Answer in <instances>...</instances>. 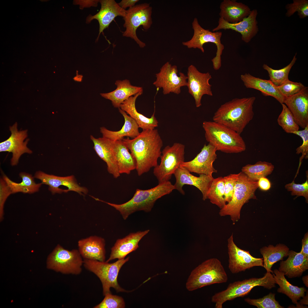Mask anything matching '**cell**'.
I'll return each mask as SVG.
<instances>
[{
  "label": "cell",
  "mask_w": 308,
  "mask_h": 308,
  "mask_svg": "<svg viewBox=\"0 0 308 308\" xmlns=\"http://www.w3.org/2000/svg\"><path fill=\"white\" fill-rule=\"evenodd\" d=\"M255 100V97L252 96L235 98L226 102L214 113L213 121L240 134L253 118V105Z\"/></svg>",
  "instance_id": "2"
},
{
  "label": "cell",
  "mask_w": 308,
  "mask_h": 308,
  "mask_svg": "<svg viewBox=\"0 0 308 308\" xmlns=\"http://www.w3.org/2000/svg\"><path fill=\"white\" fill-rule=\"evenodd\" d=\"M306 181L302 184H296L294 181L290 183L286 184L285 187L288 191L291 192L292 195H296L297 196H303L304 197L308 203V175Z\"/></svg>",
  "instance_id": "44"
},
{
  "label": "cell",
  "mask_w": 308,
  "mask_h": 308,
  "mask_svg": "<svg viewBox=\"0 0 308 308\" xmlns=\"http://www.w3.org/2000/svg\"><path fill=\"white\" fill-rule=\"evenodd\" d=\"M175 188L169 181L158 183L155 187L146 190L137 189L131 198L127 202L120 204L100 201L110 205L118 211L123 219L125 220L129 216L138 211L150 212L156 201L165 195L169 194Z\"/></svg>",
  "instance_id": "3"
},
{
  "label": "cell",
  "mask_w": 308,
  "mask_h": 308,
  "mask_svg": "<svg viewBox=\"0 0 308 308\" xmlns=\"http://www.w3.org/2000/svg\"><path fill=\"white\" fill-rule=\"evenodd\" d=\"M129 257L119 259L113 263L96 260L84 259L83 265L87 270L96 275L102 284L104 295L111 293L110 288H114L117 292H128L121 288L117 281L118 274L123 265L127 262Z\"/></svg>",
  "instance_id": "8"
},
{
  "label": "cell",
  "mask_w": 308,
  "mask_h": 308,
  "mask_svg": "<svg viewBox=\"0 0 308 308\" xmlns=\"http://www.w3.org/2000/svg\"><path fill=\"white\" fill-rule=\"evenodd\" d=\"M152 8L148 3L136 5L129 8L123 18V26L125 30L123 33V36L133 39L140 48L145 47V44L138 38L136 31L141 25L145 30L150 28L152 24Z\"/></svg>",
  "instance_id": "10"
},
{
  "label": "cell",
  "mask_w": 308,
  "mask_h": 308,
  "mask_svg": "<svg viewBox=\"0 0 308 308\" xmlns=\"http://www.w3.org/2000/svg\"><path fill=\"white\" fill-rule=\"evenodd\" d=\"M274 168L271 163L259 161L254 165L247 164L243 167L242 172L250 179L258 181L260 178L270 175Z\"/></svg>",
  "instance_id": "36"
},
{
  "label": "cell",
  "mask_w": 308,
  "mask_h": 308,
  "mask_svg": "<svg viewBox=\"0 0 308 308\" xmlns=\"http://www.w3.org/2000/svg\"><path fill=\"white\" fill-rule=\"evenodd\" d=\"M122 140L135 159L139 176L158 165L163 142L157 129L143 130L132 139L127 138Z\"/></svg>",
  "instance_id": "1"
},
{
  "label": "cell",
  "mask_w": 308,
  "mask_h": 308,
  "mask_svg": "<svg viewBox=\"0 0 308 308\" xmlns=\"http://www.w3.org/2000/svg\"><path fill=\"white\" fill-rule=\"evenodd\" d=\"M19 175L22 178V181L18 183L14 182L6 175H3V178L10 188L12 194L18 192L32 194L38 191L42 184L36 183L31 175L21 172Z\"/></svg>",
  "instance_id": "35"
},
{
  "label": "cell",
  "mask_w": 308,
  "mask_h": 308,
  "mask_svg": "<svg viewBox=\"0 0 308 308\" xmlns=\"http://www.w3.org/2000/svg\"><path fill=\"white\" fill-rule=\"evenodd\" d=\"M308 291H307V293H306V295L303 297V299L300 300V301L299 303L296 305L297 307H303V305H307L308 304Z\"/></svg>",
  "instance_id": "51"
},
{
  "label": "cell",
  "mask_w": 308,
  "mask_h": 308,
  "mask_svg": "<svg viewBox=\"0 0 308 308\" xmlns=\"http://www.w3.org/2000/svg\"><path fill=\"white\" fill-rule=\"evenodd\" d=\"M34 177L40 180L42 184L48 186V189L52 194L73 191L83 195L88 192L86 188L78 185L73 175L59 177L38 171L35 174Z\"/></svg>",
  "instance_id": "16"
},
{
  "label": "cell",
  "mask_w": 308,
  "mask_h": 308,
  "mask_svg": "<svg viewBox=\"0 0 308 308\" xmlns=\"http://www.w3.org/2000/svg\"><path fill=\"white\" fill-rule=\"evenodd\" d=\"M287 10L286 16L289 17L295 12L301 19L304 18L308 16V1L307 0H293L292 3L288 4L285 6Z\"/></svg>",
  "instance_id": "41"
},
{
  "label": "cell",
  "mask_w": 308,
  "mask_h": 308,
  "mask_svg": "<svg viewBox=\"0 0 308 308\" xmlns=\"http://www.w3.org/2000/svg\"><path fill=\"white\" fill-rule=\"evenodd\" d=\"M289 251V249L286 246L281 244L275 246L270 245L261 248L260 251L263 257V267L267 272L273 273L271 270L273 265L287 256Z\"/></svg>",
  "instance_id": "34"
},
{
  "label": "cell",
  "mask_w": 308,
  "mask_h": 308,
  "mask_svg": "<svg viewBox=\"0 0 308 308\" xmlns=\"http://www.w3.org/2000/svg\"><path fill=\"white\" fill-rule=\"evenodd\" d=\"M194 33L189 40L182 42L183 45L189 48H198L204 53L203 46L206 43L214 44L217 47L216 55L211 60L213 68L215 70H218L221 66V56L224 49V45L221 43V32H212L209 30L205 29L199 24L198 19L195 18L192 23Z\"/></svg>",
  "instance_id": "11"
},
{
  "label": "cell",
  "mask_w": 308,
  "mask_h": 308,
  "mask_svg": "<svg viewBox=\"0 0 308 308\" xmlns=\"http://www.w3.org/2000/svg\"><path fill=\"white\" fill-rule=\"evenodd\" d=\"M185 145L175 143L166 146L162 151L161 162L154 167L153 173L158 183L169 181L181 164L185 161Z\"/></svg>",
  "instance_id": "12"
},
{
  "label": "cell",
  "mask_w": 308,
  "mask_h": 308,
  "mask_svg": "<svg viewBox=\"0 0 308 308\" xmlns=\"http://www.w3.org/2000/svg\"><path fill=\"white\" fill-rule=\"evenodd\" d=\"M178 72L176 65L172 66L167 62L156 74V79L153 84L157 88H162L164 94L170 93L178 94L181 92V87L187 86V77L181 72L178 76Z\"/></svg>",
  "instance_id": "13"
},
{
  "label": "cell",
  "mask_w": 308,
  "mask_h": 308,
  "mask_svg": "<svg viewBox=\"0 0 308 308\" xmlns=\"http://www.w3.org/2000/svg\"><path fill=\"white\" fill-rule=\"evenodd\" d=\"M149 231L147 230L130 233L123 238L117 240L111 249L109 258L106 262H109L116 259H124L128 254L139 248V242Z\"/></svg>",
  "instance_id": "23"
},
{
  "label": "cell",
  "mask_w": 308,
  "mask_h": 308,
  "mask_svg": "<svg viewBox=\"0 0 308 308\" xmlns=\"http://www.w3.org/2000/svg\"><path fill=\"white\" fill-rule=\"evenodd\" d=\"M281 105L282 110L277 118L278 123L286 133L293 134L299 130V126L286 105L284 104Z\"/></svg>",
  "instance_id": "39"
},
{
  "label": "cell",
  "mask_w": 308,
  "mask_h": 308,
  "mask_svg": "<svg viewBox=\"0 0 308 308\" xmlns=\"http://www.w3.org/2000/svg\"><path fill=\"white\" fill-rule=\"evenodd\" d=\"M176 182L174 185L175 189L181 194H185L183 189L185 185H193L197 188L202 193V199H207V194L214 178L212 176L201 174L198 177L195 176L186 169L179 167L174 174Z\"/></svg>",
  "instance_id": "19"
},
{
  "label": "cell",
  "mask_w": 308,
  "mask_h": 308,
  "mask_svg": "<svg viewBox=\"0 0 308 308\" xmlns=\"http://www.w3.org/2000/svg\"><path fill=\"white\" fill-rule=\"evenodd\" d=\"M228 268L232 273H236L256 266L263 267V258H255L249 251L243 250L234 243L232 234L228 240Z\"/></svg>",
  "instance_id": "14"
},
{
  "label": "cell",
  "mask_w": 308,
  "mask_h": 308,
  "mask_svg": "<svg viewBox=\"0 0 308 308\" xmlns=\"http://www.w3.org/2000/svg\"><path fill=\"white\" fill-rule=\"evenodd\" d=\"M226 272L220 261L211 258L202 262L192 270L186 284L187 289L192 291L205 286L225 283Z\"/></svg>",
  "instance_id": "6"
},
{
  "label": "cell",
  "mask_w": 308,
  "mask_h": 308,
  "mask_svg": "<svg viewBox=\"0 0 308 308\" xmlns=\"http://www.w3.org/2000/svg\"><path fill=\"white\" fill-rule=\"evenodd\" d=\"M240 78L247 88L259 90L263 95L273 97L281 104H283L285 98L281 93L278 87L270 80L256 77L248 73L241 75Z\"/></svg>",
  "instance_id": "27"
},
{
  "label": "cell",
  "mask_w": 308,
  "mask_h": 308,
  "mask_svg": "<svg viewBox=\"0 0 308 308\" xmlns=\"http://www.w3.org/2000/svg\"><path fill=\"white\" fill-rule=\"evenodd\" d=\"M99 2L101 7L99 12L94 15H89L86 19L88 23L94 19L98 21L99 28L97 40L101 33L108 27L116 17L119 16L123 18L127 12L126 10L121 8L114 0H101Z\"/></svg>",
  "instance_id": "21"
},
{
  "label": "cell",
  "mask_w": 308,
  "mask_h": 308,
  "mask_svg": "<svg viewBox=\"0 0 308 308\" xmlns=\"http://www.w3.org/2000/svg\"><path fill=\"white\" fill-rule=\"evenodd\" d=\"M187 86L189 93L193 97L196 107L202 105V96L207 95L212 96V85L209 80L212 78L209 72L203 73L200 72L194 65L189 66L187 72Z\"/></svg>",
  "instance_id": "15"
},
{
  "label": "cell",
  "mask_w": 308,
  "mask_h": 308,
  "mask_svg": "<svg viewBox=\"0 0 308 308\" xmlns=\"http://www.w3.org/2000/svg\"><path fill=\"white\" fill-rule=\"evenodd\" d=\"M48 268L65 274L78 275L82 271L83 260L78 250H69L58 245L49 255Z\"/></svg>",
  "instance_id": "9"
},
{
  "label": "cell",
  "mask_w": 308,
  "mask_h": 308,
  "mask_svg": "<svg viewBox=\"0 0 308 308\" xmlns=\"http://www.w3.org/2000/svg\"><path fill=\"white\" fill-rule=\"evenodd\" d=\"M0 219H3L4 215V206L5 202L9 196L12 194V192L3 178L0 181Z\"/></svg>",
  "instance_id": "47"
},
{
  "label": "cell",
  "mask_w": 308,
  "mask_h": 308,
  "mask_svg": "<svg viewBox=\"0 0 308 308\" xmlns=\"http://www.w3.org/2000/svg\"><path fill=\"white\" fill-rule=\"evenodd\" d=\"M143 93L140 92L130 97L120 105V108L128 114L137 124L139 128L143 130L153 129L158 126V122L155 116L154 113L150 118H148L139 113L135 107L137 98Z\"/></svg>",
  "instance_id": "30"
},
{
  "label": "cell",
  "mask_w": 308,
  "mask_h": 308,
  "mask_svg": "<svg viewBox=\"0 0 308 308\" xmlns=\"http://www.w3.org/2000/svg\"><path fill=\"white\" fill-rule=\"evenodd\" d=\"M276 282L273 275L266 272L264 277L252 278L229 284L226 289L215 293L212 297V301L215 303V308H222L223 303L239 297L247 295L254 287L262 286L268 289L275 287Z\"/></svg>",
  "instance_id": "7"
},
{
  "label": "cell",
  "mask_w": 308,
  "mask_h": 308,
  "mask_svg": "<svg viewBox=\"0 0 308 308\" xmlns=\"http://www.w3.org/2000/svg\"><path fill=\"white\" fill-rule=\"evenodd\" d=\"M286 260L280 262L279 270L289 278L298 277L308 269V257L300 252L289 250Z\"/></svg>",
  "instance_id": "26"
},
{
  "label": "cell",
  "mask_w": 308,
  "mask_h": 308,
  "mask_svg": "<svg viewBox=\"0 0 308 308\" xmlns=\"http://www.w3.org/2000/svg\"><path fill=\"white\" fill-rule=\"evenodd\" d=\"M245 302L258 308H283L275 299V294L270 293L263 297L258 299L249 298L244 299Z\"/></svg>",
  "instance_id": "40"
},
{
  "label": "cell",
  "mask_w": 308,
  "mask_h": 308,
  "mask_svg": "<svg viewBox=\"0 0 308 308\" xmlns=\"http://www.w3.org/2000/svg\"><path fill=\"white\" fill-rule=\"evenodd\" d=\"M119 112L123 117L124 123L119 130L114 131L102 127L100 128V132L102 137L113 141L122 140L124 137L134 138L139 134V126L135 121L124 111L119 108Z\"/></svg>",
  "instance_id": "31"
},
{
  "label": "cell",
  "mask_w": 308,
  "mask_h": 308,
  "mask_svg": "<svg viewBox=\"0 0 308 308\" xmlns=\"http://www.w3.org/2000/svg\"><path fill=\"white\" fill-rule=\"evenodd\" d=\"M258 181V187L263 191H267L271 187V183L269 180L266 177L260 178Z\"/></svg>",
  "instance_id": "48"
},
{
  "label": "cell",
  "mask_w": 308,
  "mask_h": 308,
  "mask_svg": "<svg viewBox=\"0 0 308 308\" xmlns=\"http://www.w3.org/2000/svg\"><path fill=\"white\" fill-rule=\"evenodd\" d=\"M116 88L114 90L100 94L103 98L110 100L115 108H119L121 105L130 97L142 92V87L132 85L127 79L117 80L115 83Z\"/></svg>",
  "instance_id": "28"
},
{
  "label": "cell",
  "mask_w": 308,
  "mask_h": 308,
  "mask_svg": "<svg viewBox=\"0 0 308 308\" xmlns=\"http://www.w3.org/2000/svg\"><path fill=\"white\" fill-rule=\"evenodd\" d=\"M258 12L256 9L251 11L250 14L241 21L235 23H229L220 17L218 25L213 29V32L220 29H232L240 33L242 39L246 43L249 42L255 36L259 31L256 17Z\"/></svg>",
  "instance_id": "20"
},
{
  "label": "cell",
  "mask_w": 308,
  "mask_h": 308,
  "mask_svg": "<svg viewBox=\"0 0 308 308\" xmlns=\"http://www.w3.org/2000/svg\"><path fill=\"white\" fill-rule=\"evenodd\" d=\"M302 248L300 252L308 257V234L306 233L302 240Z\"/></svg>",
  "instance_id": "49"
},
{
  "label": "cell",
  "mask_w": 308,
  "mask_h": 308,
  "mask_svg": "<svg viewBox=\"0 0 308 308\" xmlns=\"http://www.w3.org/2000/svg\"><path fill=\"white\" fill-rule=\"evenodd\" d=\"M296 54V53L288 65L279 70L273 69L266 64H263V68L268 72L270 77L269 80L276 86H279L289 80V72L297 60Z\"/></svg>",
  "instance_id": "38"
},
{
  "label": "cell",
  "mask_w": 308,
  "mask_h": 308,
  "mask_svg": "<svg viewBox=\"0 0 308 308\" xmlns=\"http://www.w3.org/2000/svg\"><path fill=\"white\" fill-rule=\"evenodd\" d=\"M112 144L119 173L130 174L136 169L135 159L122 140L112 141Z\"/></svg>",
  "instance_id": "32"
},
{
  "label": "cell",
  "mask_w": 308,
  "mask_h": 308,
  "mask_svg": "<svg viewBox=\"0 0 308 308\" xmlns=\"http://www.w3.org/2000/svg\"><path fill=\"white\" fill-rule=\"evenodd\" d=\"M202 127L206 140L217 151L226 153H238L246 149L245 141L240 134L220 123L204 121Z\"/></svg>",
  "instance_id": "4"
},
{
  "label": "cell",
  "mask_w": 308,
  "mask_h": 308,
  "mask_svg": "<svg viewBox=\"0 0 308 308\" xmlns=\"http://www.w3.org/2000/svg\"><path fill=\"white\" fill-rule=\"evenodd\" d=\"M293 134L300 137L303 140L302 144L296 149L297 154H302L300 158V163L303 158L307 159L308 158V125L303 130H299L294 132Z\"/></svg>",
  "instance_id": "46"
},
{
  "label": "cell",
  "mask_w": 308,
  "mask_h": 308,
  "mask_svg": "<svg viewBox=\"0 0 308 308\" xmlns=\"http://www.w3.org/2000/svg\"><path fill=\"white\" fill-rule=\"evenodd\" d=\"M78 246L79 252L84 259L105 261V241L104 238L91 236L79 240Z\"/></svg>",
  "instance_id": "24"
},
{
  "label": "cell",
  "mask_w": 308,
  "mask_h": 308,
  "mask_svg": "<svg viewBox=\"0 0 308 308\" xmlns=\"http://www.w3.org/2000/svg\"><path fill=\"white\" fill-rule=\"evenodd\" d=\"M125 304L123 299L121 297L107 294L102 301L94 306V308H123Z\"/></svg>",
  "instance_id": "43"
},
{
  "label": "cell",
  "mask_w": 308,
  "mask_h": 308,
  "mask_svg": "<svg viewBox=\"0 0 308 308\" xmlns=\"http://www.w3.org/2000/svg\"><path fill=\"white\" fill-rule=\"evenodd\" d=\"M278 88L281 94L286 98L301 92L307 87L301 82H295L288 80Z\"/></svg>",
  "instance_id": "42"
},
{
  "label": "cell",
  "mask_w": 308,
  "mask_h": 308,
  "mask_svg": "<svg viewBox=\"0 0 308 308\" xmlns=\"http://www.w3.org/2000/svg\"><path fill=\"white\" fill-rule=\"evenodd\" d=\"M17 123L16 122L13 126H10L11 132V136L7 139L0 143V151H7L12 153L11 164L12 166L17 165L21 156L27 153L31 154L32 151L27 147L29 139L25 141L24 140L27 136V130L18 131Z\"/></svg>",
  "instance_id": "18"
},
{
  "label": "cell",
  "mask_w": 308,
  "mask_h": 308,
  "mask_svg": "<svg viewBox=\"0 0 308 308\" xmlns=\"http://www.w3.org/2000/svg\"><path fill=\"white\" fill-rule=\"evenodd\" d=\"M292 114L296 123L304 129L308 125V87L285 98L284 103Z\"/></svg>",
  "instance_id": "22"
},
{
  "label": "cell",
  "mask_w": 308,
  "mask_h": 308,
  "mask_svg": "<svg viewBox=\"0 0 308 308\" xmlns=\"http://www.w3.org/2000/svg\"><path fill=\"white\" fill-rule=\"evenodd\" d=\"M273 273V275L276 283L279 287L277 292L286 295L291 299L293 303L297 305L298 301L305 296L306 289L304 287H299L290 283L285 278L284 273L278 270H274Z\"/></svg>",
  "instance_id": "33"
},
{
  "label": "cell",
  "mask_w": 308,
  "mask_h": 308,
  "mask_svg": "<svg viewBox=\"0 0 308 308\" xmlns=\"http://www.w3.org/2000/svg\"><path fill=\"white\" fill-rule=\"evenodd\" d=\"M217 151L215 148L210 144H205L200 152L193 159L184 162L180 167L190 172L212 176L213 173L217 172L213 165L214 162L217 158Z\"/></svg>",
  "instance_id": "17"
},
{
  "label": "cell",
  "mask_w": 308,
  "mask_h": 308,
  "mask_svg": "<svg viewBox=\"0 0 308 308\" xmlns=\"http://www.w3.org/2000/svg\"><path fill=\"white\" fill-rule=\"evenodd\" d=\"M220 17L230 23H235L247 17L251 11L247 5L234 0H224L220 3Z\"/></svg>",
  "instance_id": "29"
},
{
  "label": "cell",
  "mask_w": 308,
  "mask_h": 308,
  "mask_svg": "<svg viewBox=\"0 0 308 308\" xmlns=\"http://www.w3.org/2000/svg\"><path fill=\"white\" fill-rule=\"evenodd\" d=\"M94 149L98 156L106 163L108 173L115 178L120 175L112 146V141L102 137L96 138L91 135Z\"/></svg>",
  "instance_id": "25"
},
{
  "label": "cell",
  "mask_w": 308,
  "mask_h": 308,
  "mask_svg": "<svg viewBox=\"0 0 308 308\" xmlns=\"http://www.w3.org/2000/svg\"><path fill=\"white\" fill-rule=\"evenodd\" d=\"M207 199L220 209L226 203L225 200L223 177L214 179L207 194Z\"/></svg>",
  "instance_id": "37"
},
{
  "label": "cell",
  "mask_w": 308,
  "mask_h": 308,
  "mask_svg": "<svg viewBox=\"0 0 308 308\" xmlns=\"http://www.w3.org/2000/svg\"><path fill=\"white\" fill-rule=\"evenodd\" d=\"M139 1L138 0H122L118 3L121 8L125 10L127 7L129 8L134 6Z\"/></svg>",
  "instance_id": "50"
},
{
  "label": "cell",
  "mask_w": 308,
  "mask_h": 308,
  "mask_svg": "<svg viewBox=\"0 0 308 308\" xmlns=\"http://www.w3.org/2000/svg\"><path fill=\"white\" fill-rule=\"evenodd\" d=\"M258 188V181L250 179L242 172L239 173L232 199L220 209V215L229 216L233 224L238 222L244 205L250 199L256 198L255 194Z\"/></svg>",
  "instance_id": "5"
},
{
  "label": "cell",
  "mask_w": 308,
  "mask_h": 308,
  "mask_svg": "<svg viewBox=\"0 0 308 308\" xmlns=\"http://www.w3.org/2000/svg\"><path fill=\"white\" fill-rule=\"evenodd\" d=\"M238 175L239 173L231 174L223 177L225 200L226 204L232 199Z\"/></svg>",
  "instance_id": "45"
},
{
  "label": "cell",
  "mask_w": 308,
  "mask_h": 308,
  "mask_svg": "<svg viewBox=\"0 0 308 308\" xmlns=\"http://www.w3.org/2000/svg\"><path fill=\"white\" fill-rule=\"evenodd\" d=\"M302 280L305 285L307 287H308V275H306L304 276L302 278Z\"/></svg>",
  "instance_id": "52"
}]
</instances>
